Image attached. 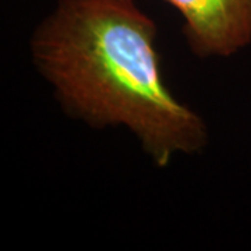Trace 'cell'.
Returning a JSON list of instances; mask_svg holds the SVG:
<instances>
[{"label": "cell", "instance_id": "obj_2", "mask_svg": "<svg viewBox=\"0 0 251 251\" xmlns=\"http://www.w3.org/2000/svg\"><path fill=\"white\" fill-rule=\"evenodd\" d=\"M180 13L197 56H230L251 41V0H165Z\"/></svg>", "mask_w": 251, "mask_h": 251}, {"label": "cell", "instance_id": "obj_1", "mask_svg": "<svg viewBox=\"0 0 251 251\" xmlns=\"http://www.w3.org/2000/svg\"><path fill=\"white\" fill-rule=\"evenodd\" d=\"M156 28L134 0H59L32 56L63 108L94 127L125 126L158 166L206 144V126L162 77Z\"/></svg>", "mask_w": 251, "mask_h": 251}]
</instances>
